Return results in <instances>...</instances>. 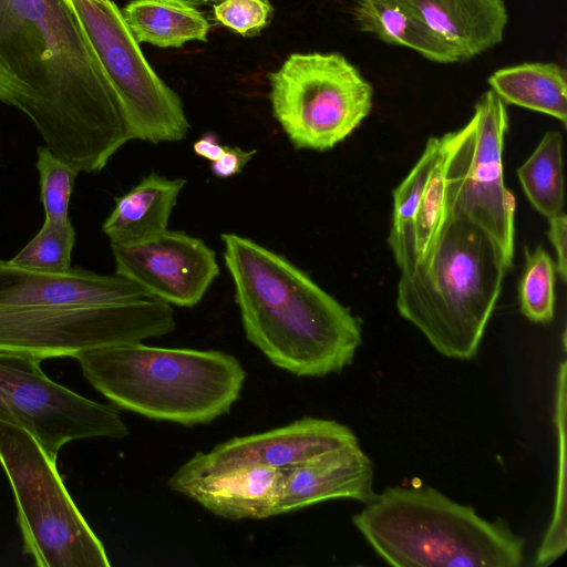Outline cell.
I'll return each instance as SVG.
<instances>
[{"label":"cell","instance_id":"6da1fadb","mask_svg":"<svg viewBox=\"0 0 567 567\" xmlns=\"http://www.w3.org/2000/svg\"><path fill=\"white\" fill-rule=\"evenodd\" d=\"M0 101L54 155L94 173L131 138L116 92L69 0H0Z\"/></svg>","mask_w":567,"mask_h":567},{"label":"cell","instance_id":"7a4b0ae2","mask_svg":"<svg viewBox=\"0 0 567 567\" xmlns=\"http://www.w3.org/2000/svg\"><path fill=\"white\" fill-rule=\"evenodd\" d=\"M174 329L171 306L122 275L43 272L0 259V352L76 358Z\"/></svg>","mask_w":567,"mask_h":567},{"label":"cell","instance_id":"3957f363","mask_svg":"<svg viewBox=\"0 0 567 567\" xmlns=\"http://www.w3.org/2000/svg\"><path fill=\"white\" fill-rule=\"evenodd\" d=\"M246 338L276 367L322 377L349 365L361 344L350 310L284 256L236 234H223Z\"/></svg>","mask_w":567,"mask_h":567},{"label":"cell","instance_id":"277c9868","mask_svg":"<svg viewBox=\"0 0 567 567\" xmlns=\"http://www.w3.org/2000/svg\"><path fill=\"white\" fill-rule=\"evenodd\" d=\"M512 265L480 227L446 217L432 254L402 271L396 308L443 355L470 360Z\"/></svg>","mask_w":567,"mask_h":567},{"label":"cell","instance_id":"5b68a950","mask_svg":"<svg viewBox=\"0 0 567 567\" xmlns=\"http://www.w3.org/2000/svg\"><path fill=\"white\" fill-rule=\"evenodd\" d=\"M75 359L92 386L116 406L186 426L228 413L246 379L238 359L216 350L132 342L86 350Z\"/></svg>","mask_w":567,"mask_h":567},{"label":"cell","instance_id":"8992f818","mask_svg":"<svg viewBox=\"0 0 567 567\" xmlns=\"http://www.w3.org/2000/svg\"><path fill=\"white\" fill-rule=\"evenodd\" d=\"M388 564L396 567H518L525 540L507 522L482 518L430 486H394L352 517Z\"/></svg>","mask_w":567,"mask_h":567},{"label":"cell","instance_id":"52a82bcc","mask_svg":"<svg viewBox=\"0 0 567 567\" xmlns=\"http://www.w3.org/2000/svg\"><path fill=\"white\" fill-rule=\"evenodd\" d=\"M0 463L12 486L24 553L38 567H109L105 548L55 462L23 427L0 420Z\"/></svg>","mask_w":567,"mask_h":567},{"label":"cell","instance_id":"ba28073f","mask_svg":"<svg viewBox=\"0 0 567 567\" xmlns=\"http://www.w3.org/2000/svg\"><path fill=\"white\" fill-rule=\"evenodd\" d=\"M267 76L272 114L298 150L332 148L372 109L371 84L339 53H292Z\"/></svg>","mask_w":567,"mask_h":567},{"label":"cell","instance_id":"9c48e42d","mask_svg":"<svg viewBox=\"0 0 567 567\" xmlns=\"http://www.w3.org/2000/svg\"><path fill=\"white\" fill-rule=\"evenodd\" d=\"M507 127L506 104L489 89L470 122L447 133L444 199L446 217L483 229L512 265L515 197L505 187L502 158Z\"/></svg>","mask_w":567,"mask_h":567},{"label":"cell","instance_id":"30bf717a","mask_svg":"<svg viewBox=\"0 0 567 567\" xmlns=\"http://www.w3.org/2000/svg\"><path fill=\"white\" fill-rule=\"evenodd\" d=\"M120 100L131 138L153 144L186 137L179 95L151 68L111 0H69Z\"/></svg>","mask_w":567,"mask_h":567},{"label":"cell","instance_id":"8fae6325","mask_svg":"<svg viewBox=\"0 0 567 567\" xmlns=\"http://www.w3.org/2000/svg\"><path fill=\"white\" fill-rule=\"evenodd\" d=\"M37 359L0 352V420L27 430L56 461L68 442L122 439L128 430L120 412L48 378Z\"/></svg>","mask_w":567,"mask_h":567},{"label":"cell","instance_id":"7c38bea8","mask_svg":"<svg viewBox=\"0 0 567 567\" xmlns=\"http://www.w3.org/2000/svg\"><path fill=\"white\" fill-rule=\"evenodd\" d=\"M111 247L116 274L168 305L196 306L219 275L215 251L184 231L166 229L138 243Z\"/></svg>","mask_w":567,"mask_h":567},{"label":"cell","instance_id":"4fadbf2b","mask_svg":"<svg viewBox=\"0 0 567 567\" xmlns=\"http://www.w3.org/2000/svg\"><path fill=\"white\" fill-rule=\"evenodd\" d=\"M355 434L332 420L302 417L285 426L234 437L207 453L198 452L179 468L203 473L240 465L284 471L329 450L357 443Z\"/></svg>","mask_w":567,"mask_h":567},{"label":"cell","instance_id":"5bb4252c","mask_svg":"<svg viewBox=\"0 0 567 567\" xmlns=\"http://www.w3.org/2000/svg\"><path fill=\"white\" fill-rule=\"evenodd\" d=\"M281 483V471L240 465L203 473L178 468L167 484L216 516L241 520L275 516Z\"/></svg>","mask_w":567,"mask_h":567},{"label":"cell","instance_id":"9a60e30c","mask_svg":"<svg viewBox=\"0 0 567 567\" xmlns=\"http://www.w3.org/2000/svg\"><path fill=\"white\" fill-rule=\"evenodd\" d=\"M281 472L275 515L330 499H357L367 504L377 494L372 462L358 442L329 450Z\"/></svg>","mask_w":567,"mask_h":567},{"label":"cell","instance_id":"2e32d148","mask_svg":"<svg viewBox=\"0 0 567 567\" xmlns=\"http://www.w3.org/2000/svg\"><path fill=\"white\" fill-rule=\"evenodd\" d=\"M458 55L470 60L502 42L508 22L503 0H398Z\"/></svg>","mask_w":567,"mask_h":567},{"label":"cell","instance_id":"e0dca14e","mask_svg":"<svg viewBox=\"0 0 567 567\" xmlns=\"http://www.w3.org/2000/svg\"><path fill=\"white\" fill-rule=\"evenodd\" d=\"M185 184L183 178L169 179L152 173L118 197L102 225L111 245L138 243L166 230Z\"/></svg>","mask_w":567,"mask_h":567},{"label":"cell","instance_id":"ac0fdd59","mask_svg":"<svg viewBox=\"0 0 567 567\" xmlns=\"http://www.w3.org/2000/svg\"><path fill=\"white\" fill-rule=\"evenodd\" d=\"M354 19L363 32L416 51L437 63L461 62L455 51L398 0H358Z\"/></svg>","mask_w":567,"mask_h":567},{"label":"cell","instance_id":"d6986e66","mask_svg":"<svg viewBox=\"0 0 567 567\" xmlns=\"http://www.w3.org/2000/svg\"><path fill=\"white\" fill-rule=\"evenodd\" d=\"M505 104L545 113L567 124L566 71L554 62H526L495 71L487 80Z\"/></svg>","mask_w":567,"mask_h":567},{"label":"cell","instance_id":"ffe728a7","mask_svg":"<svg viewBox=\"0 0 567 567\" xmlns=\"http://www.w3.org/2000/svg\"><path fill=\"white\" fill-rule=\"evenodd\" d=\"M137 40L159 48H181L189 41L207 42L206 17L182 0H132L122 11Z\"/></svg>","mask_w":567,"mask_h":567},{"label":"cell","instance_id":"44dd1931","mask_svg":"<svg viewBox=\"0 0 567 567\" xmlns=\"http://www.w3.org/2000/svg\"><path fill=\"white\" fill-rule=\"evenodd\" d=\"M442 153L433 168L425 193L413 220L396 231H390L388 243L400 271L423 262L433 251L446 220L444 167L447 133Z\"/></svg>","mask_w":567,"mask_h":567},{"label":"cell","instance_id":"7402d4cb","mask_svg":"<svg viewBox=\"0 0 567 567\" xmlns=\"http://www.w3.org/2000/svg\"><path fill=\"white\" fill-rule=\"evenodd\" d=\"M524 193L533 207L547 218L564 213L563 137L548 131L517 169Z\"/></svg>","mask_w":567,"mask_h":567},{"label":"cell","instance_id":"603a6c76","mask_svg":"<svg viewBox=\"0 0 567 567\" xmlns=\"http://www.w3.org/2000/svg\"><path fill=\"white\" fill-rule=\"evenodd\" d=\"M566 362L563 361L557 375L556 425L559 437L557 494L553 518L535 556L534 566H548L566 550Z\"/></svg>","mask_w":567,"mask_h":567},{"label":"cell","instance_id":"cb8c5ba5","mask_svg":"<svg viewBox=\"0 0 567 567\" xmlns=\"http://www.w3.org/2000/svg\"><path fill=\"white\" fill-rule=\"evenodd\" d=\"M75 230L70 219L45 220L38 234L10 261L43 272H65L71 268Z\"/></svg>","mask_w":567,"mask_h":567},{"label":"cell","instance_id":"d4e9b609","mask_svg":"<svg viewBox=\"0 0 567 567\" xmlns=\"http://www.w3.org/2000/svg\"><path fill=\"white\" fill-rule=\"evenodd\" d=\"M555 265L543 246L526 250L525 269L518 286L520 311L530 321L547 323L554 318Z\"/></svg>","mask_w":567,"mask_h":567},{"label":"cell","instance_id":"484cf974","mask_svg":"<svg viewBox=\"0 0 567 567\" xmlns=\"http://www.w3.org/2000/svg\"><path fill=\"white\" fill-rule=\"evenodd\" d=\"M35 163L40 176V198L44 208V219L65 221L69 205L79 171L54 155L47 146L37 151Z\"/></svg>","mask_w":567,"mask_h":567},{"label":"cell","instance_id":"4316f807","mask_svg":"<svg viewBox=\"0 0 567 567\" xmlns=\"http://www.w3.org/2000/svg\"><path fill=\"white\" fill-rule=\"evenodd\" d=\"M443 146V135L431 136L416 164L394 189L393 218L390 231H396L413 220Z\"/></svg>","mask_w":567,"mask_h":567},{"label":"cell","instance_id":"83f0119b","mask_svg":"<svg viewBox=\"0 0 567 567\" xmlns=\"http://www.w3.org/2000/svg\"><path fill=\"white\" fill-rule=\"evenodd\" d=\"M269 0H220L214 6V17L224 27L243 35L258 34L270 20Z\"/></svg>","mask_w":567,"mask_h":567},{"label":"cell","instance_id":"f1b7e54d","mask_svg":"<svg viewBox=\"0 0 567 567\" xmlns=\"http://www.w3.org/2000/svg\"><path fill=\"white\" fill-rule=\"evenodd\" d=\"M257 150L246 151L239 146H225L221 155L212 162L210 171L218 178H228L239 174L255 156Z\"/></svg>","mask_w":567,"mask_h":567},{"label":"cell","instance_id":"f546056e","mask_svg":"<svg viewBox=\"0 0 567 567\" xmlns=\"http://www.w3.org/2000/svg\"><path fill=\"white\" fill-rule=\"evenodd\" d=\"M549 230L548 238L550 239L556 251V266L555 270L558 272L560 279L566 281L567 277V216L561 213L557 216L548 218Z\"/></svg>","mask_w":567,"mask_h":567},{"label":"cell","instance_id":"4dcf8cb0","mask_svg":"<svg viewBox=\"0 0 567 567\" xmlns=\"http://www.w3.org/2000/svg\"><path fill=\"white\" fill-rule=\"evenodd\" d=\"M224 145L220 144L218 137L213 133H205L194 144V153L210 162L216 161L224 151Z\"/></svg>","mask_w":567,"mask_h":567},{"label":"cell","instance_id":"1f68e13d","mask_svg":"<svg viewBox=\"0 0 567 567\" xmlns=\"http://www.w3.org/2000/svg\"><path fill=\"white\" fill-rule=\"evenodd\" d=\"M182 1H185V2L196 7V6L205 4V3L213 2L216 0H182Z\"/></svg>","mask_w":567,"mask_h":567},{"label":"cell","instance_id":"d6a6232c","mask_svg":"<svg viewBox=\"0 0 567 567\" xmlns=\"http://www.w3.org/2000/svg\"><path fill=\"white\" fill-rule=\"evenodd\" d=\"M100 1H104V0H100Z\"/></svg>","mask_w":567,"mask_h":567}]
</instances>
